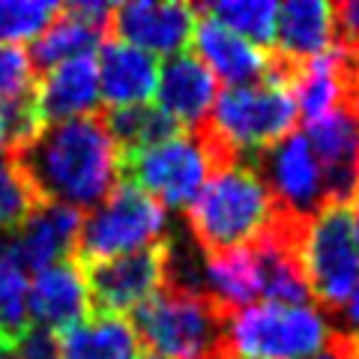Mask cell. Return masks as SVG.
I'll return each mask as SVG.
<instances>
[{
  "instance_id": "cell-1",
  "label": "cell",
  "mask_w": 359,
  "mask_h": 359,
  "mask_svg": "<svg viewBox=\"0 0 359 359\" xmlns=\"http://www.w3.org/2000/svg\"><path fill=\"white\" fill-rule=\"evenodd\" d=\"M4 156L42 204H63L78 212L105 204L123 177V156L102 111L48 123Z\"/></svg>"
},
{
  "instance_id": "cell-2",
  "label": "cell",
  "mask_w": 359,
  "mask_h": 359,
  "mask_svg": "<svg viewBox=\"0 0 359 359\" xmlns=\"http://www.w3.org/2000/svg\"><path fill=\"white\" fill-rule=\"evenodd\" d=\"M276 201L249 162L212 171L186 207V224L204 257L255 243L276 219Z\"/></svg>"
},
{
  "instance_id": "cell-3",
  "label": "cell",
  "mask_w": 359,
  "mask_h": 359,
  "mask_svg": "<svg viewBox=\"0 0 359 359\" xmlns=\"http://www.w3.org/2000/svg\"><path fill=\"white\" fill-rule=\"evenodd\" d=\"M231 314L210 294L162 287L129 311V327L141 347L162 359H237L228 347Z\"/></svg>"
},
{
  "instance_id": "cell-4",
  "label": "cell",
  "mask_w": 359,
  "mask_h": 359,
  "mask_svg": "<svg viewBox=\"0 0 359 359\" xmlns=\"http://www.w3.org/2000/svg\"><path fill=\"white\" fill-rule=\"evenodd\" d=\"M297 102L285 87L257 81L219 90L210 114L201 120L222 147L237 159L243 153H261L297 132Z\"/></svg>"
},
{
  "instance_id": "cell-5",
  "label": "cell",
  "mask_w": 359,
  "mask_h": 359,
  "mask_svg": "<svg viewBox=\"0 0 359 359\" xmlns=\"http://www.w3.org/2000/svg\"><path fill=\"white\" fill-rule=\"evenodd\" d=\"M84 216L87 219H81L75 257L78 261H105V257L129 255L159 243L165 233L168 210L144 189L123 180L105 204Z\"/></svg>"
},
{
  "instance_id": "cell-6",
  "label": "cell",
  "mask_w": 359,
  "mask_h": 359,
  "mask_svg": "<svg viewBox=\"0 0 359 359\" xmlns=\"http://www.w3.org/2000/svg\"><path fill=\"white\" fill-rule=\"evenodd\" d=\"M302 269L309 294L327 314H341L359 282V245L344 204H323L309 219L302 240Z\"/></svg>"
},
{
  "instance_id": "cell-7",
  "label": "cell",
  "mask_w": 359,
  "mask_h": 359,
  "mask_svg": "<svg viewBox=\"0 0 359 359\" xmlns=\"http://www.w3.org/2000/svg\"><path fill=\"white\" fill-rule=\"evenodd\" d=\"M327 339V323L309 306L252 302L231 314L228 347L237 359H311Z\"/></svg>"
},
{
  "instance_id": "cell-8",
  "label": "cell",
  "mask_w": 359,
  "mask_h": 359,
  "mask_svg": "<svg viewBox=\"0 0 359 359\" xmlns=\"http://www.w3.org/2000/svg\"><path fill=\"white\" fill-rule=\"evenodd\" d=\"M78 261V257H75ZM81 264L90 318H120L147 302L165 287L168 276V237L147 249Z\"/></svg>"
},
{
  "instance_id": "cell-9",
  "label": "cell",
  "mask_w": 359,
  "mask_h": 359,
  "mask_svg": "<svg viewBox=\"0 0 359 359\" xmlns=\"http://www.w3.org/2000/svg\"><path fill=\"white\" fill-rule=\"evenodd\" d=\"M123 177L168 210L192 204L204 180L210 177V168L195 135L180 132L153 147L123 153Z\"/></svg>"
},
{
  "instance_id": "cell-10",
  "label": "cell",
  "mask_w": 359,
  "mask_h": 359,
  "mask_svg": "<svg viewBox=\"0 0 359 359\" xmlns=\"http://www.w3.org/2000/svg\"><path fill=\"white\" fill-rule=\"evenodd\" d=\"M249 165L261 174L276 207L287 212V216L311 219L327 204L318 159H314L302 132H290L287 138L273 144L269 150L255 153V159Z\"/></svg>"
},
{
  "instance_id": "cell-11",
  "label": "cell",
  "mask_w": 359,
  "mask_h": 359,
  "mask_svg": "<svg viewBox=\"0 0 359 359\" xmlns=\"http://www.w3.org/2000/svg\"><path fill=\"white\" fill-rule=\"evenodd\" d=\"M198 6L168 4V0H129L114 4L108 36L123 39L144 51L180 54L195 36Z\"/></svg>"
},
{
  "instance_id": "cell-12",
  "label": "cell",
  "mask_w": 359,
  "mask_h": 359,
  "mask_svg": "<svg viewBox=\"0 0 359 359\" xmlns=\"http://www.w3.org/2000/svg\"><path fill=\"white\" fill-rule=\"evenodd\" d=\"M306 141L318 159L327 201L347 207L359 189V114L332 111L330 117L309 123Z\"/></svg>"
},
{
  "instance_id": "cell-13",
  "label": "cell",
  "mask_w": 359,
  "mask_h": 359,
  "mask_svg": "<svg viewBox=\"0 0 359 359\" xmlns=\"http://www.w3.org/2000/svg\"><path fill=\"white\" fill-rule=\"evenodd\" d=\"M81 216L84 212L63 204H36L13 237L0 243L25 273L27 269L39 273V269L75 255Z\"/></svg>"
},
{
  "instance_id": "cell-14",
  "label": "cell",
  "mask_w": 359,
  "mask_h": 359,
  "mask_svg": "<svg viewBox=\"0 0 359 359\" xmlns=\"http://www.w3.org/2000/svg\"><path fill=\"white\" fill-rule=\"evenodd\" d=\"M27 311L30 323H39V327H48L54 332H66L90 320L87 287L75 255L39 269L33 285L27 287Z\"/></svg>"
},
{
  "instance_id": "cell-15",
  "label": "cell",
  "mask_w": 359,
  "mask_h": 359,
  "mask_svg": "<svg viewBox=\"0 0 359 359\" xmlns=\"http://www.w3.org/2000/svg\"><path fill=\"white\" fill-rule=\"evenodd\" d=\"M159 105L174 123L192 132L210 114L219 96V78L212 75L195 51H180L159 66Z\"/></svg>"
},
{
  "instance_id": "cell-16",
  "label": "cell",
  "mask_w": 359,
  "mask_h": 359,
  "mask_svg": "<svg viewBox=\"0 0 359 359\" xmlns=\"http://www.w3.org/2000/svg\"><path fill=\"white\" fill-rule=\"evenodd\" d=\"M99 96L105 99V108H132L147 105L156 84H159V63L156 54L135 48V45L105 36L99 48Z\"/></svg>"
},
{
  "instance_id": "cell-17",
  "label": "cell",
  "mask_w": 359,
  "mask_h": 359,
  "mask_svg": "<svg viewBox=\"0 0 359 359\" xmlns=\"http://www.w3.org/2000/svg\"><path fill=\"white\" fill-rule=\"evenodd\" d=\"M36 108L42 126L99 111V69L93 54L63 60L36 78Z\"/></svg>"
},
{
  "instance_id": "cell-18",
  "label": "cell",
  "mask_w": 359,
  "mask_h": 359,
  "mask_svg": "<svg viewBox=\"0 0 359 359\" xmlns=\"http://www.w3.org/2000/svg\"><path fill=\"white\" fill-rule=\"evenodd\" d=\"M195 54L219 78V84L228 81L231 87H243L266 78V51L252 45L249 39L237 36L222 21L207 15L201 6L195 25Z\"/></svg>"
},
{
  "instance_id": "cell-19",
  "label": "cell",
  "mask_w": 359,
  "mask_h": 359,
  "mask_svg": "<svg viewBox=\"0 0 359 359\" xmlns=\"http://www.w3.org/2000/svg\"><path fill=\"white\" fill-rule=\"evenodd\" d=\"M335 45L332 4L323 0H290L278 6L273 48L290 60H314Z\"/></svg>"
},
{
  "instance_id": "cell-20",
  "label": "cell",
  "mask_w": 359,
  "mask_h": 359,
  "mask_svg": "<svg viewBox=\"0 0 359 359\" xmlns=\"http://www.w3.org/2000/svg\"><path fill=\"white\" fill-rule=\"evenodd\" d=\"M105 33L81 21L78 15H72L69 9L60 4V13L57 18L51 21L48 27H45L36 39H33L27 57H30V66L33 72L45 75L48 69H54L57 63L63 60H72V57H81V54H90L96 48V42H102Z\"/></svg>"
},
{
  "instance_id": "cell-21",
  "label": "cell",
  "mask_w": 359,
  "mask_h": 359,
  "mask_svg": "<svg viewBox=\"0 0 359 359\" xmlns=\"http://www.w3.org/2000/svg\"><path fill=\"white\" fill-rule=\"evenodd\" d=\"M138 351L141 344L123 318H90L60 332L63 359H135Z\"/></svg>"
},
{
  "instance_id": "cell-22",
  "label": "cell",
  "mask_w": 359,
  "mask_h": 359,
  "mask_svg": "<svg viewBox=\"0 0 359 359\" xmlns=\"http://www.w3.org/2000/svg\"><path fill=\"white\" fill-rule=\"evenodd\" d=\"M204 282L210 294L233 311L252 306V299L261 297V278L249 245L204 257Z\"/></svg>"
},
{
  "instance_id": "cell-23",
  "label": "cell",
  "mask_w": 359,
  "mask_h": 359,
  "mask_svg": "<svg viewBox=\"0 0 359 359\" xmlns=\"http://www.w3.org/2000/svg\"><path fill=\"white\" fill-rule=\"evenodd\" d=\"M99 111H102V120H105V126L111 132V138H114V144L120 147V156L153 147V144L174 138V135H180V132H189L156 105L99 108Z\"/></svg>"
},
{
  "instance_id": "cell-24",
  "label": "cell",
  "mask_w": 359,
  "mask_h": 359,
  "mask_svg": "<svg viewBox=\"0 0 359 359\" xmlns=\"http://www.w3.org/2000/svg\"><path fill=\"white\" fill-rule=\"evenodd\" d=\"M201 9L257 48H273L278 15L273 0H222V4H201Z\"/></svg>"
},
{
  "instance_id": "cell-25",
  "label": "cell",
  "mask_w": 359,
  "mask_h": 359,
  "mask_svg": "<svg viewBox=\"0 0 359 359\" xmlns=\"http://www.w3.org/2000/svg\"><path fill=\"white\" fill-rule=\"evenodd\" d=\"M27 327V273L9 257L0 243V335L15 341Z\"/></svg>"
},
{
  "instance_id": "cell-26",
  "label": "cell",
  "mask_w": 359,
  "mask_h": 359,
  "mask_svg": "<svg viewBox=\"0 0 359 359\" xmlns=\"http://www.w3.org/2000/svg\"><path fill=\"white\" fill-rule=\"evenodd\" d=\"M60 13L48 0H0V45L36 39Z\"/></svg>"
},
{
  "instance_id": "cell-27",
  "label": "cell",
  "mask_w": 359,
  "mask_h": 359,
  "mask_svg": "<svg viewBox=\"0 0 359 359\" xmlns=\"http://www.w3.org/2000/svg\"><path fill=\"white\" fill-rule=\"evenodd\" d=\"M36 204L42 201L30 192L25 177L15 171L6 156H0V233H15Z\"/></svg>"
},
{
  "instance_id": "cell-28",
  "label": "cell",
  "mask_w": 359,
  "mask_h": 359,
  "mask_svg": "<svg viewBox=\"0 0 359 359\" xmlns=\"http://www.w3.org/2000/svg\"><path fill=\"white\" fill-rule=\"evenodd\" d=\"M36 87V72L30 57L18 45H0V105L30 93Z\"/></svg>"
},
{
  "instance_id": "cell-29",
  "label": "cell",
  "mask_w": 359,
  "mask_h": 359,
  "mask_svg": "<svg viewBox=\"0 0 359 359\" xmlns=\"http://www.w3.org/2000/svg\"><path fill=\"white\" fill-rule=\"evenodd\" d=\"M18 359H63L60 353V332H54L39 323H30L15 339Z\"/></svg>"
},
{
  "instance_id": "cell-30",
  "label": "cell",
  "mask_w": 359,
  "mask_h": 359,
  "mask_svg": "<svg viewBox=\"0 0 359 359\" xmlns=\"http://www.w3.org/2000/svg\"><path fill=\"white\" fill-rule=\"evenodd\" d=\"M332 15H335V42L356 51L359 48V0L332 4Z\"/></svg>"
},
{
  "instance_id": "cell-31",
  "label": "cell",
  "mask_w": 359,
  "mask_h": 359,
  "mask_svg": "<svg viewBox=\"0 0 359 359\" xmlns=\"http://www.w3.org/2000/svg\"><path fill=\"white\" fill-rule=\"evenodd\" d=\"M311 359H359V332L353 330H327L320 351Z\"/></svg>"
},
{
  "instance_id": "cell-32",
  "label": "cell",
  "mask_w": 359,
  "mask_h": 359,
  "mask_svg": "<svg viewBox=\"0 0 359 359\" xmlns=\"http://www.w3.org/2000/svg\"><path fill=\"white\" fill-rule=\"evenodd\" d=\"M341 318H344V323H347L344 330H353V332H359V282H356V287H353L351 299L344 302V309H341Z\"/></svg>"
},
{
  "instance_id": "cell-33",
  "label": "cell",
  "mask_w": 359,
  "mask_h": 359,
  "mask_svg": "<svg viewBox=\"0 0 359 359\" xmlns=\"http://www.w3.org/2000/svg\"><path fill=\"white\" fill-rule=\"evenodd\" d=\"M347 212H351V228H353V237H356V245H359V189L351 198V204H347Z\"/></svg>"
},
{
  "instance_id": "cell-34",
  "label": "cell",
  "mask_w": 359,
  "mask_h": 359,
  "mask_svg": "<svg viewBox=\"0 0 359 359\" xmlns=\"http://www.w3.org/2000/svg\"><path fill=\"white\" fill-rule=\"evenodd\" d=\"M353 60H356V69H359V48L353 51Z\"/></svg>"
}]
</instances>
